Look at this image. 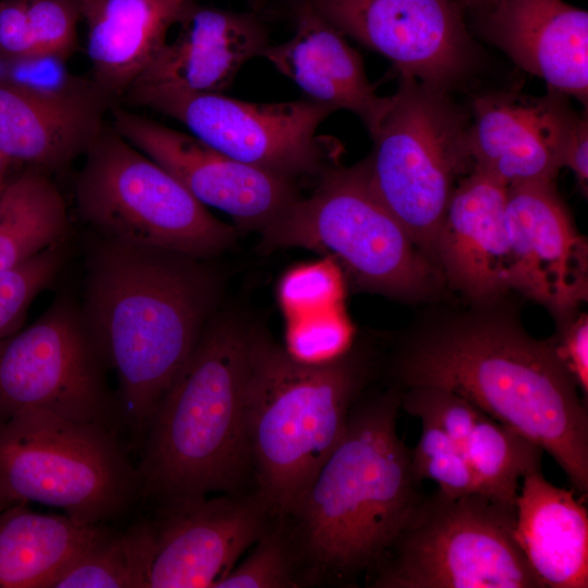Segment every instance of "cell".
Returning a JSON list of instances; mask_svg holds the SVG:
<instances>
[{
	"label": "cell",
	"mask_w": 588,
	"mask_h": 588,
	"mask_svg": "<svg viewBox=\"0 0 588 588\" xmlns=\"http://www.w3.org/2000/svg\"><path fill=\"white\" fill-rule=\"evenodd\" d=\"M191 0H81L91 81L112 100L150 65Z\"/></svg>",
	"instance_id": "cell-23"
},
{
	"label": "cell",
	"mask_w": 588,
	"mask_h": 588,
	"mask_svg": "<svg viewBox=\"0 0 588 588\" xmlns=\"http://www.w3.org/2000/svg\"><path fill=\"white\" fill-rule=\"evenodd\" d=\"M504 222L513 290L571 317L588 298V244L553 180L509 186Z\"/></svg>",
	"instance_id": "cell-16"
},
{
	"label": "cell",
	"mask_w": 588,
	"mask_h": 588,
	"mask_svg": "<svg viewBox=\"0 0 588 588\" xmlns=\"http://www.w3.org/2000/svg\"><path fill=\"white\" fill-rule=\"evenodd\" d=\"M468 29L551 89L587 106L588 12L564 0H468Z\"/></svg>",
	"instance_id": "cell-17"
},
{
	"label": "cell",
	"mask_w": 588,
	"mask_h": 588,
	"mask_svg": "<svg viewBox=\"0 0 588 588\" xmlns=\"http://www.w3.org/2000/svg\"><path fill=\"white\" fill-rule=\"evenodd\" d=\"M65 255L66 241L0 273V340L19 330L35 297L56 280Z\"/></svg>",
	"instance_id": "cell-31"
},
{
	"label": "cell",
	"mask_w": 588,
	"mask_h": 588,
	"mask_svg": "<svg viewBox=\"0 0 588 588\" xmlns=\"http://www.w3.org/2000/svg\"><path fill=\"white\" fill-rule=\"evenodd\" d=\"M259 232L266 250L299 247L326 255L358 290L418 301L444 282L375 194L366 160L326 167L309 197Z\"/></svg>",
	"instance_id": "cell-6"
},
{
	"label": "cell",
	"mask_w": 588,
	"mask_h": 588,
	"mask_svg": "<svg viewBox=\"0 0 588 588\" xmlns=\"http://www.w3.org/2000/svg\"><path fill=\"white\" fill-rule=\"evenodd\" d=\"M108 369L81 305L58 297L29 327L0 340V422L41 409L120 433Z\"/></svg>",
	"instance_id": "cell-11"
},
{
	"label": "cell",
	"mask_w": 588,
	"mask_h": 588,
	"mask_svg": "<svg viewBox=\"0 0 588 588\" xmlns=\"http://www.w3.org/2000/svg\"><path fill=\"white\" fill-rule=\"evenodd\" d=\"M391 373L400 389L419 384L448 389L520 431L553 457L576 491L587 495V407L554 339H536L502 315H465L404 341Z\"/></svg>",
	"instance_id": "cell-1"
},
{
	"label": "cell",
	"mask_w": 588,
	"mask_h": 588,
	"mask_svg": "<svg viewBox=\"0 0 588 588\" xmlns=\"http://www.w3.org/2000/svg\"><path fill=\"white\" fill-rule=\"evenodd\" d=\"M83 157L73 191L91 233L201 259L234 241L232 226L112 126L103 127Z\"/></svg>",
	"instance_id": "cell-10"
},
{
	"label": "cell",
	"mask_w": 588,
	"mask_h": 588,
	"mask_svg": "<svg viewBox=\"0 0 588 588\" xmlns=\"http://www.w3.org/2000/svg\"><path fill=\"white\" fill-rule=\"evenodd\" d=\"M542 452L532 439L486 414L465 446L479 492L511 505H515L519 479L541 469Z\"/></svg>",
	"instance_id": "cell-27"
},
{
	"label": "cell",
	"mask_w": 588,
	"mask_h": 588,
	"mask_svg": "<svg viewBox=\"0 0 588 588\" xmlns=\"http://www.w3.org/2000/svg\"><path fill=\"white\" fill-rule=\"evenodd\" d=\"M458 1H460L461 4H462V3H464V2H466V1H468V0H458Z\"/></svg>",
	"instance_id": "cell-42"
},
{
	"label": "cell",
	"mask_w": 588,
	"mask_h": 588,
	"mask_svg": "<svg viewBox=\"0 0 588 588\" xmlns=\"http://www.w3.org/2000/svg\"><path fill=\"white\" fill-rule=\"evenodd\" d=\"M401 395L395 384L360 395L341 440L281 517L305 586L370 575L424 494L397 434Z\"/></svg>",
	"instance_id": "cell-3"
},
{
	"label": "cell",
	"mask_w": 588,
	"mask_h": 588,
	"mask_svg": "<svg viewBox=\"0 0 588 588\" xmlns=\"http://www.w3.org/2000/svg\"><path fill=\"white\" fill-rule=\"evenodd\" d=\"M254 1H255L256 5H259V4L264 3L267 0H254Z\"/></svg>",
	"instance_id": "cell-41"
},
{
	"label": "cell",
	"mask_w": 588,
	"mask_h": 588,
	"mask_svg": "<svg viewBox=\"0 0 588 588\" xmlns=\"http://www.w3.org/2000/svg\"><path fill=\"white\" fill-rule=\"evenodd\" d=\"M69 215L50 174L26 167L0 193V273L66 241Z\"/></svg>",
	"instance_id": "cell-26"
},
{
	"label": "cell",
	"mask_w": 588,
	"mask_h": 588,
	"mask_svg": "<svg viewBox=\"0 0 588 588\" xmlns=\"http://www.w3.org/2000/svg\"><path fill=\"white\" fill-rule=\"evenodd\" d=\"M401 390V408L421 422L443 430L465 452L466 442L483 412L441 387L419 384Z\"/></svg>",
	"instance_id": "cell-35"
},
{
	"label": "cell",
	"mask_w": 588,
	"mask_h": 588,
	"mask_svg": "<svg viewBox=\"0 0 588 588\" xmlns=\"http://www.w3.org/2000/svg\"><path fill=\"white\" fill-rule=\"evenodd\" d=\"M87 242L81 307L117 376L121 420L138 446L210 320L216 280L201 258L94 233Z\"/></svg>",
	"instance_id": "cell-2"
},
{
	"label": "cell",
	"mask_w": 588,
	"mask_h": 588,
	"mask_svg": "<svg viewBox=\"0 0 588 588\" xmlns=\"http://www.w3.org/2000/svg\"><path fill=\"white\" fill-rule=\"evenodd\" d=\"M0 499L59 507L77 524H108L139 502L137 469L119 432L29 409L0 422Z\"/></svg>",
	"instance_id": "cell-7"
},
{
	"label": "cell",
	"mask_w": 588,
	"mask_h": 588,
	"mask_svg": "<svg viewBox=\"0 0 588 588\" xmlns=\"http://www.w3.org/2000/svg\"><path fill=\"white\" fill-rule=\"evenodd\" d=\"M507 187L474 169L453 191L434 248L443 281L475 302L513 290L504 213Z\"/></svg>",
	"instance_id": "cell-20"
},
{
	"label": "cell",
	"mask_w": 588,
	"mask_h": 588,
	"mask_svg": "<svg viewBox=\"0 0 588 588\" xmlns=\"http://www.w3.org/2000/svg\"><path fill=\"white\" fill-rule=\"evenodd\" d=\"M275 518L255 491L155 506L147 588H212Z\"/></svg>",
	"instance_id": "cell-14"
},
{
	"label": "cell",
	"mask_w": 588,
	"mask_h": 588,
	"mask_svg": "<svg viewBox=\"0 0 588 588\" xmlns=\"http://www.w3.org/2000/svg\"><path fill=\"white\" fill-rule=\"evenodd\" d=\"M112 127L171 173L199 203L260 231L299 198L295 182L237 161L192 134L123 108Z\"/></svg>",
	"instance_id": "cell-15"
},
{
	"label": "cell",
	"mask_w": 588,
	"mask_h": 588,
	"mask_svg": "<svg viewBox=\"0 0 588 588\" xmlns=\"http://www.w3.org/2000/svg\"><path fill=\"white\" fill-rule=\"evenodd\" d=\"M8 180H9L8 177L1 179V180H0V193H1V191L3 189V187L5 186Z\"/></svg>",
	"instance_id": "cell-40"
},
{
	"label": "cell",
	"mask_w": 588,
	"mask_h": 588,
	"mask_svg": "<svg viewBox=\"0 0 588 588\" xmlns=\"http://www.w3.org/2000/svg\"><path fill=\"white\" fill-rule=\"evenodd\" d=\"M342 277L339 267L329 258L286 272L278 294L287 320L341 306Z\"/></svg>",
	"instance_id": "cell-34"
},
{
	"label": "cell",
	"mask_w": 588,
	"mask_h": 588,
	"mask_svg": "<svg viewBox=\"0 0 588 588\" xmlns=\"http://www.w3.org/2000/svg\"><path fill=\"white\" fill-rule=\"evenodd\" d=\"M578 112L566 95L516 91L478 95L471 105L469 148L474 169L506 186L554 180Z\"/></svg>",
	"instance_id": "cell-18"
},
{
	"label": "cell",
	"mask_w": 588,
	"mask_h": 588,
	"mask_svg": "<svg viewBox=\"0 0 588 588\" xmlns=\"http://www.w3.org/2000/svg\"><path fill=\"white\" fill-rule=\"evenodd\" d=\"M371 358L352 347L305 364L253 329L246 384L250 477L277 517L286 516L341 440L364 393Z\"/></svg>",
	"instance_id": "cell-5"
},
{
	"label": "cell",
	"mask_w": 588,
	"mask_h": 588,
	"mask_svg": "<svg viewBox=\"0 0 588 588\" xmlns=\"http://www.w3.org/2000/svg\"><path fill=\"white\" fill-rule=\"evenodd\" d=\"M568 168L575 175L581 192L587 195L588 185V118L587 111L577 114L566 142L562 168Z\"/></svg>",
	"instance_id": "cell-37"
},
{
	"label": "cell",
	"mask_w": 588,
	"mask_h": 588,
	"mask_svg": "<svg viewBox=\"0 0 588 588\" xmlns=\"http://www.w3.org/2000/svg\"><path fill=\"white\" fill-rule=\"evenodd\" d=\"M515 538L543 588L588 587V511L541 469L523 477Z\"/></svg>",
	"instance_id": "cell-24"
},
{
	"label": "cell",
	"mask_w": 588,
	"mask_h": 588,
	"mask_svg": "<svg viewBox=\"0 0 588 588\" xmlns=\"http://www.w3.org/2000/svg\"><path fill=\"white\" fill-rule=\"evenodd\" d=\"M11 504H13V503H9V502H7V501L0 499V512H1L2 510H4L5 507H8L9 505H11Z\"/></svg>",
	"instance_id": "cell-39"
},
{
	"label": "cell",
	"mask_w": 588,
	"mask_h": 588,
	"mask_svg": "<svg viewBox=\"0 0 588 588\" xmlns=\"http://www.w3.org/2000/svg\"><path fill=\"white\" fill-rule=\"evenodd\" d=\"M261 57L309 99L356 114L370 137L389 108L390 96L377 94L360 54L308 0L296 7L294 35L282 44L269 45Z\"/></svg>",
	"instance_id": "cell-22"
},
{
	"label": "cell",
	"mask_w": 588,
	"mask_h": 588,
	"mask_svg": "<svg viewBox=\"0 0 588 588\" xmlns=\"http://www.w3.org/2000/svg\"><path fill=\"white\" fill-rule=\"evenodd\" d=\"M516 505L421 495L370 573L372 588H543L515 538Z\"/></svg>",
	"instance_id": "cell-9"
},
{
	"label": "cell",
	"mask_w": 588,
	"mask_h": 588,
	"mask_svg": "<svg viewBox=\"0 0 588 588\" xmlns=\"http://www.w3.org/2000/svg\"><path fill=\"white\" fill-rule=\"evenodd\" d=\"M354 330L341 306L291 319L284 348L298 362L323 364L352 348Z\"/></svg>",
	"instance_id": "cell-33"
},
{
	"label": "cell",
	"mask_w": 588,
	"mask_h": 588,
	"mask_svg": "<svg viewBox=\"0 0 588 588\" xmlns=\"http://www.w3.org/2000/svg\"><path fill=\"white\" fill-rule=\"evenodd\" d=\"M365 159L377 197L436 266L434 248L458 181L474 170L470 113L451 91L400 76ZM437 267V266H436Z\"/></svg>",
	"instance_id": "cell-8"
},
{
	"label": "cell",
	"mask_w": 588,
	"mask_h": 588,
	"mask_svg": "<svg viewBox=\"0 0 588 588\" xmlns=\"http://www.w3.org/2000/svg\"><path fill=\"white\" fill-rule=\"evenodd\" d=\"M252 335L253 328L231 317L208 321L139 441V501L160 506L247 493Z\"/></svg>",
	"instance_id": "cell-4"
},
{
	"label": "cell",
	"mask_w": 588,
	"mask_h": 588,
	"mask_svg": "<svg viewBox=\"0 0 588 588\" xmlns=\"http://www.w3.org/2000/svg\"><path fill=\"white\" fill-rule=\"evenodd\" d=\"M411 470L418 482L432 480L452 497L479 492L465 452L440 428L421 422V434L409 451Z\"/></svg>",
	"instance_id": "cell-32"
},
{
	"label": "cell",
	"mask_w": 588,
	"mask_h": 588,
	"mask_svg": "<svg viewBox=\"0 0 588 588\" xmlns=\"http://www.w3.org/2000/svg\"><path fill=\"white\" fill-rule=\"evenodd\" d=\"M149 562V530L144 517L89 547L47 588H147Z\"/></svg>",
	"instance_id": "cell-28"
},
{
	"label": "cell",
	"mask_w": 588,
	"mask_h": 588,
	"mask_svg": "<svg viewBox=\"0 0 588 588\" xmlns=\"http://www.w3.org/2000/svg\"><path fill=\"white\" fill-rule=\"evenodd\" d=\"M125 97L182 123L220 152L293 182L322 172L324 159L338 150L317 135L334 110L309 98L255 103L163 86H133Z\"/></svg>",
	"instance_id": "cell-12"
},
{
	"label": "cell",
	"mask_w": 588,
	"mask_h": 588,
	"mask_svg": "<svg viewBox=\"0 0 588 588\" xmlns=\"http://www.w3.org/2000/svg\"><path fill=\"white\" fill-rule=\"evenodd\" d=\"M111 100L93 81L42 87L0 79V151L11 163L62 171L99 136Z\"/></svg>",
	"instance_id": "cell-19"
},
{
	"label": "cell",
	"mask_w": 588,
	"mask_h": 588,
	"mask_svg": "<svg viewBox=\"0 0 588 588\" xmlns=\"http://www.w3.org/2000/svg\"><path fill=\"white\" fill-rule=\"evenodd\" d=\"M12 163L0 151V180L8 177V170Z\"/></svg>",
	"instance_id": "cell-38"
},
{
	"label": "cell",
	"mask_w": 588,
	"mask_h": 588,
	"mask_svg": "<svg viewBox=\"0 0 588 588\" xmlns=\"http://www.w3.org/2000/svg\"><path fill=\"white\" fill-rule=\"evenodd\" d=\"M253 546L250 554L212 588L305 586L297 552L282 518L277 517Z\"/></svg>",
	"instance_id": "cell-29"
},
{
	"label": "cell",
	"mask_w": 588,
	"mask_h": 588,
	"mask_svg": "<svg viewBox=\"0 0 588 588\" xmlns=\"http://www.w3.org/2000/svg\"><path fill=\"white\" fill-rule=\"evenodd\" d=\"M117 528L83 525L69 516L32 511L16 502L0 512V588H47L81 553Z\"/></svg>",
	"instance_id": "cell-25"
},
{
	"label": "cell",
	"mask_w": 588,
	"mask_h": 588,
	"mask_svg": "<svg viewBox=\"0 0 588 588\" xmlns=\"http://www.w3.org/2000/svg\"><path fill=\"white\" fill-rule=\"evenodd\" d=\"M20 7L34 62H64L77 51L81 0H20Z\"/></svg>",
	"instance_id": "cell-30"
},
{
	"label": "cell",
	"mask_w": 588,
	"mask_h": 588,
	"mask_svg": "<svg viewBox=\"0 0 588 588\" xmlns=\"http://www.w3.org/2000/svg\"><path fill=\"white\" fill-rule=\"evenodd\" d=\"M176 25L175 37L133 86L222 94L242 66L270 45L265 26L246 13L192 2Z\"/></svg>",
	"instance_id": "cell-21"
},
{
	"label": "cell",
	"mask_w": 588,
	"mask_h": 588,
	"mask_svg": "<svg viewBox=\"0 0 588 588\" xmlns=\"http://www.w3.org/2000/svg\"><path fill=\"white\" fill-rule=\"evenodd\" d=\"M344 36L387 58L400 76L452 90L476 48L458 0H308Z\"/></svg>",
	"instance_id": "cell-13"
},
{
	"label": "cell",
	"mask_w": 588,
	"mask_h": 588,
	"mask_svg": "<svg viewBox=\"0 0 588 588\" xmlns=\"http://www.w3.org/2000/svg\"><path fill=\"white\" fill-rule=\"evenodd\" d=\"M564 329L554 339L559 357L573 378L575 384L588 394V317L580 314L572 322H563Z\"/></svg>",
	"instance_id": "cell-36"
}]
</instances>
